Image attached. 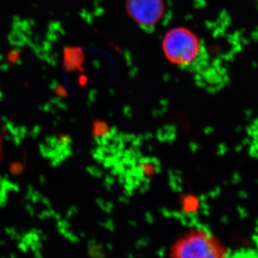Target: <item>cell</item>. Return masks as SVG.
I'll return each instance as SVG.
<instances>
[{
  "label": "cell",
  "mask_w": 258,
  "mask_h": 258,
  "mask_svg": "<svg viewBox=\"0 0 258 258\" xmlns=\"http://www.w3.org/2000/svg\"><path fill=\"white\" fill-rule=\"evenodd\" d=\"M227 247L209 230L193 227L171 246L169 258H228Z\"/></svg>",
  "instance_id": "1"
},
{
  "label": "cell",
  "mask_w": 258,
  "mask_h": 258,
  "mask_svg": "<svg viewBox=\"0 0 258 258\" xmlns=\"http://www.w3.org/2000/svg\"><path fill=\"white\" fill-rule=\"evenodd\" d=\"M163 49L173 63L184 69H195L203 57V48L195 34L185 28H175L167 32Z\"/></svg>",
  "instance_id": "2"
},
{
  "label": "cell",
  "mask_w": 258,
  "mask_h": 258,
  "mask_svg": "<svg viewBox=\"0 0 258 258\" xmlns=\"http://www.w3.org/2000/svg\"><path fill=\"white\" fill-rule=\"evenodd\" d=\"M126 7L134 21L146 29L154 28L164 13V0H127Z\"/></svg>",
  "instance_id": "3"
},
{
  "label": "cell",
  "mask_w": 258,
  "mask_h": 258,
  "mask_svg": "<svg viewBox=\"0 0 258 258\" xmlns=\"http://www.w3.org/2000/svg\"><path fill=\"white\" fill-rule=\"evenodd\" d=\"M5 134L3 129L0 128V162L3 159V146H4Z\"/></svg>",
  "instance_id": "4"
}]
</instances>
